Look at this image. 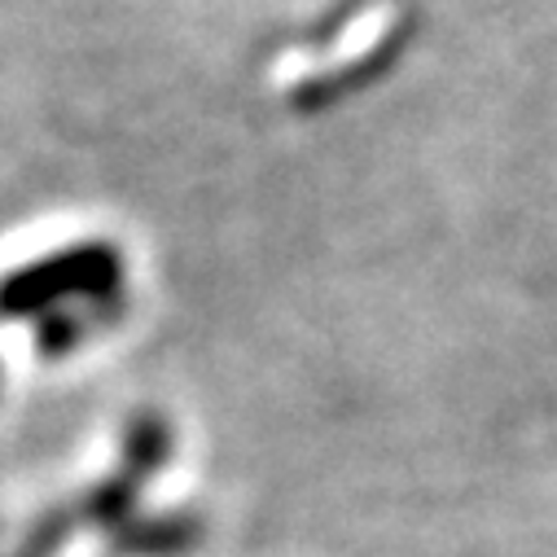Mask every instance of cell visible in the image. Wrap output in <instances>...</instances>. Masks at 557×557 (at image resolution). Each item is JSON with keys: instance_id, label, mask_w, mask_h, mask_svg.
I'll return each instance as SVG.
<instances>
[{"instance_id": "cell-1", "label": "cell", "mask_w": 557, "mask_h": 557, "mask_svg": "<svg viewBox=\"0 0 557 557\" xmlns=\"http://www.w3.org/2000/svg\"><path fill=\"white\" fill-rule=\"evenodd\" d=\"M119 282V259H110L106 250H79L71 259H58V263H36L27 268L23 276L0 286V312H27L45 299H58V295H71V290H84V295H106L110 286Z\"/></svg>"}]
</instances>
